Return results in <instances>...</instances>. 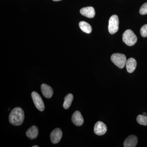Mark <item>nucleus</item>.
<instances>
[{
	"label": "nucleus",
	"mask_w": 147,
	"mask_h": 147,
	"mask_svg": "<svg viewBox=\"0 0 147 147\" xmlns=\"http://www.w3.org/2000/svg\"><path fill=\"white\" fill-rule=\"evenodd\" d=\"M32 97L36 107L40 111H43L45 109V105L41 96L38 93L33 92L32 93Z\"/></svg>",
	"instance_id": "5"
},
{
	"label": "nucleus",
	"mask_w": 147,
	"mask_h": 147,
	"mask_svg": "<svg viewBox=\"0 0 147 147\" xmlns=\"http://www.w3.org/2000/svg\"><path fill=\"white\" fill-rule=\"evenodd\" d=\"M137 62L136 60L133 58H130L127 61L125 65L127 72L132 73L135 70L137 67Z\"/></svg>",
	"instance_id": "12"
},
{
	"label": "nucleus",
	"mask_w": 147,
	"mask_h": 147,
	"mask_svg": "<svg viewBox=\"0 0 147 147\" xmlns=\"http://www.w3.org/2000/svg\"><path fill=\"white\" fill-rule=\"evenodd\" d=\"M32 147H38V146H33Z\"/></svg>",
	"instance_id": "21"
},
{
	"label": "nucleus",
	"mask_w": 147,
	"mask_h": 147,
	"mask_svg": "<svg viewBox=\"0 0 147 147\" xmlns=\"http://www.w3.org/2000/svg\"><path fill=\"white\" fill-rule=\"evenodd\" d=\"M119 28V19L117 15H113L110 17L109 21L108 31L111 34L116 33Z\"/></svg>",
	"instance_id": "4"
},
{
	"label": "nucleus",
	"mask_w": 147,
	"mask_h": 147,
	"mask_svg": "<svg viewBox=\"0 0 147 147\" xmlns=\"http://www.w3.org/2000/svg\"><path fill=\"white\" fill-rule=\"evenodd\" d=\"M107 127L106 125L101 121H98L95 124L94 132L95 134L98 136H101L106 133Z\"/></svg>",
	"instance_id": "6"
},
{
	"label": "nucleus",
	"mask_w": 147,
	"mask_h": 147,
	"mask_svg": "<svg viewBox=\"0 0 147 147\" xmlns=\"http://www.w3.org/2000/svg\"><path fill=\"white\" fill-rule=\"evenodd\" d=\"M72 122L77 126L82 125L84 123V119L82 114L79 111H76L74 113L71 117Z\"/></svg>",
	"instance_id": "8"
},
{
	"label": "nucleus",
	"mask_w": 147,
	"mask_h": 147,
	"mask_svg": "<svg viewBox=\"0 0 147 147\" xmlns=\"http://www.w3.org/2000/svg\"><path fill=\"white\" fill-rule=\"evenodd\" d=\"M53 1H61V0H53Z\"/></svg>",
	"instance_id": "19"
},
{
	"label": "nucleus",
	"mask_w": 147,
	"mask_h": 147,
	"mask_svg": "<svg viewBox=\"0 0 147 147\" xmlns=\"http://www.w3.org/2000/svg\"><path fill=\"white\" fill-rule=\"evenodd\" d=\"M80 13L83 16L89 18H93L95 15L94 9L92 7H88L81 9Z\"/></svg>",
	"instance_id": "10"
},
{
	"label": "nucleus",
	"mask_w": 147,
	"mask_h": 147,
	"mask_svg": "<svg viewBox=\"0 0 147 147\" xmlns=\"http://www.w3.org/2000/svg\"><path fill=\"white\" fill-rule=\"evenodd\" d=\"M138 142L137 137L134 135L129 136L125 140L124 142V147H135L136 146Z\"/></svg>",
	"instance_id": "9"
},
{
	"label": "nucleus",
	"mask_w": 147,
	"mask_h": 147,
	"mask_svg": "<svg viewBox=\"0 0 147 147\" xmlns=\"http://www.w3.org/2000/svg\"><path fill=\"white\" fill-rule=\"evenodd\" d=\"M62 131L60 128L55 129L50 134L51 142L54 144H57L62 137Z\"/></svg>",
	"instance_id": "7"
},
{
	"label": "nucleus",
	"mask_w": 147,
	"mask_h": 147,
	"mask_svg": "<svg viewBox=\"0 0 147 147\" xmlns=\"http://www.w3.org/2000/svg\"><path fill=\"white\" fill-rule=\"evenodd\" d=\"M41 90L43 95L46 98H50L53 94V88L47 84H42L41 86Z\"/></svg>",
	"instance_id": "11"
},
{
	"label": "nucleus",
	"mask_w": 147,
	"mask_h": 147,
	"mask_svg": "<svg viewBox=\"0 0 147 147\" xmlns=\"http://www.w3.org/2000/svg\"><path fill=\"white\" fill-rule=\"evenodd\" d=\"M74 96L71 94H69L65 98L64 102H63V107L65 109H68L71 106Z\"/></svg>",
	"instance_id": "15"
},
{
	"label": "nucleus",
	"mask_w": 147,
	"mask_h": 147,
	"mask_svg": "<svg viewBox=\"0 0 147 147\" xmlns=\"http://www.w3.org/2000/svg\"><path fill=\"white\" fill-rule=\"evenodd\" d=\"M38 134V128L35 125L30 127L26 131V136L31 139H36Z\"/></svg>",
	"instance_id": "13"
},
{
	"label": "nucleus",
	"mask_w": 147,
	"mask_h": 147,
	"mask_svg": "<svg viewBox=\"0 0 147 147\" xmlns=\"http://www.w3.org/2000/svg\"><path fill=\"white\" fill-rule=\"evenodd\" d=\"M143 115H144L146 116L147 115V114H146V113H143Z\"/></svg>",
	"instance_id": "20"
},
{
	"label": "nucleus",
	"mask_w": 147,
	"mask_h": 147,
	"mask_svg": "<svg viewBox=\"0 0 147 147\" xmlns=\"http://www.w3.org/2000/svg\"><path fill=\"white\" fill-rule=\"evenodd\" d=\"M79 27L82 31L87 34H90L91 32L92 27L89 24L85 21H81L79 24Z\"/></svg>",
	"instance_id": "14"
},
{
	"label": "nucleus",
	"mask_w": 147,
	"mask_h": 147,
	"mask_svg": "<svg viewBox=\"0 0 147 147\" xmlns=\"http://www.w3.org/2000/svg\"><path fill=\"white\" fill-rule=\"evenodd\" d=\"M111 60L113 63L119 68H124L127 61L126 57L120 53H115L112 55Z\"/></svg>",
	"instance_id": "3"
},
{
	"label": "nucleus",
	"mask_w": 147,
	"mask_h": 147,
	"mask_svg": "<svg viewBox=\"0 0 147 147\" xmlns=\"http://www.w3.org/2000/svg\"><path fill=\"white\" fill-rule=\"evenodd\" d=\"M139 13L142 15L147 14V3H144L140 8Z\"/></svg>",
	"instance_id": "18"
},
{
	"label": "nucleus",
	"mask_w": 147,
	"mask_h": 147,
	"mask_svg": "<svg viewBox=\"0 0 147 147\" xmlns=\"http://www.w3.org/2000/svg\"></svg>",
	"instance_id": "22"
},
{
	"label": "nucleus",
	"mask_w": 147,
	"mask_h": 147,
	"mask_svg": "<svg viewBox=\"0 0 147 147\" xmlns=\"http://www.w3.org/2000/svg\"><path fill=\"white\" fill-rule=\"evenodd\" d=\"M137 122L142 125H147V116L144 115H139L137 118Z\"/></svg>",
	"instance_id": "16"
},
{
	"label": "nucleus",
	"mask_w": 147,
	"mask_h": 147,
	"mask_svg": "<svg viewBox=\"0 0 147 147\" xmlns=\"http://www.w3.org/2000/svg\"><path fill=\"white\" fill-rule=\"evenodd\" d=\"M123 40L128 46H133L137 42V38L136 35L131 30H127L123 34Z\"/></svg>",
	"instance_id": "2"
},
{
	"label": "nucleus",
	"mask_w": 147,
	"mask_h": 147,
	"mask_svg": "<svg viewBox=\"0 0 147 147\" xmlns=\"http://www.w3.org/2000/svg\"><path fill=\"white\" fill-rule=\"evenodd\" d=\"M24 110L20 107L14 108L9 114V122L11 124L16 126L21 125L24 122Z\"/></svg>",
	"instance_id": "1"
},
{
	"label": "nucleus",
	"mask_w": 147,
	"mask_h": 147,
	"mask_svg": "<svg viewBox=\"0 0 147 147\" xmlns=\"http://www.w3.org/2000/svg\"><path fill=\"white\" fill-rule=\"evenodd\" d=\"M140 34H141V36L143 37H147V24H145L141 28V30H140Z\"/></svg>",
	"instance_id": "17"
}]
</instances>
